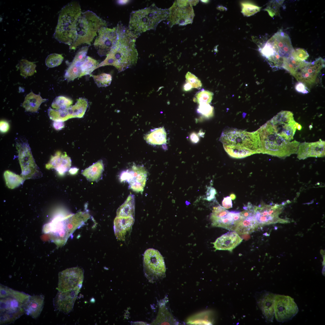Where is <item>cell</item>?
<instances>
[{"label": "cell", "mask_w": 325, "mask_h": 325, "mask_svg": "<svg viewBox=\"0 0 325 325\" xmlns=\"http://www.w3.org/2000/svg\"><path fill=\"white\" fill-rule=\"evenodd\" d=\"M104 170L103 161L100 160L83 170L82 174L88 181H96L101 178Z\"/></svg>", "instance_id": "30"}, {"label": "cell", "mask_w": 325, "mask_h": 325, "mask_svg": "<svg viewBox=\"0 0 325 325\" xmlns=\"http://www.w3.org/2000/svg\"><path fill=\"white\" fill-rule=\"evenodd\" d=\"M243 239L234 231L228 232L218 238L212 243L215 250L231 252L242 242Z\"/></svg>", "instance_id": "23"}, {"label": "cell", "mask_w": 325, "mask_h": 325, "mask_svg": "<svg viewBox=\"0 0 325 325\" xmlns=\"http://www.w3.org/2000/svg\"><path fill=\"white\" fill-rule=\"evenodd\" d=\"M259 50L271 66L277 69L282 68L283 58L291 57L294 49L288 35L280 30L269 39Z\"/></svg>", "instance_id": "5"}, {"label": "cell", "mask_w": 325, "mask_h": 325, "mask_svg": "<svg viewBox=\"0 0 325 325\" xmlns=\"http://www.w3.org/2000/svg\"><path fill=\"white\" fill-rule=\"evenodd\" d=\"M291 57L295 60L298 61H304L309 57V54L305 49L299 48L294 50Z\"/></svg>", "instance_id": "43"}, {"label": "cell", "mask_w": 325, "mask_h": 325, "mask_svg": "<svg viewBox=\"0 0 325 325\" xmlns=\"http://www.w3.org/2000/svg\"><path fill=\"white\" fill-rule=\"evenodd\" d=\"M36 65L25 59L21 60L19 65L20 75L24 77L32 75L36 72Z\"/></svg>", "instance_id": "37"}, {"label": "cell", "mask_w": 325, "mask_h": 325, "mask_svg": "<svg viewBox=\"0 0 325 325\" xmlns=\"http://www.w3.org/2000/svg\"><path fill=\"white\" fill-rule=\"evenodd\" d=\"M135 212V197L130 194L124 203L117 209V216L134 217Z\"/></svg>", "instance_id": "32"}, {"label": "cell", "mask_w": 325, "mask_h": 325, "mask_svg": "<svg viewBox=\"0 0 325 325\" xmlns=\"http://www.w3.org/2000/svg\"><path fill=\"white\" fill-rule=\"evenodd\" d=\"M53 126L55 129L60 130L64 128V124L62 121H54L53 123Z\"/></svg>", "instance_id": "51"}, {"label": "cell", "mask_w": 325, "mask_h": 325, "mask_svg": "<svg viewBox=\"0 0 325 325\" xmlns=\"http://www.w3.org/2000/svg\"><path fill=\"white\" fill-rule=\"evenodd\" d=\"M295 88L297 91L300 93L303 94H307L308 93V90L305 84L301 82H299L296 85Z\"/></svg>", "instance_id": "48"}, {"label": "cell", "mask_w": 325, "mask_h": 325, "mask_svg": "<svg viewBox=\"0 0 325 325\" xmlns=\"http://www.w3.org/2000/svg\"><path fill=\"white\" fill-rule=\"evenodd\" d=\"M82 13L79 4L76 1L71 2L62 8L54 35L57 40L68 45L69 47L75 42L77 23Z\"/></svg>", "instance_id": "4"}, {"label": "cell", "mask_w": 325, "mask_h": 325, "mask_svg": "<svg viewBox=\"0 0 325 325\" xmlns=\"http://www.w3.org/2000/svg\"><path fill=\"white\" fill-rule=\"evenodd\" d=\"M9 129V124L5 121H2L0 123V131L3 133L7 132Z\"/></svg>", "instance_id": "50"}, {"label": "cell", "mask_w": 325, "mask_h": 325, "mask_svg": "<svg viewBox=\"0 0 325 325\" xmlns=\"http://www.w3.org/2000/svg\"><path fill=\"white\" fill-rule=\"evenodd\" d=\"M71 162L70 158L66 153L62 154L59 151L51 157L49 162L46 165V167L48 169H54L60 175H63L70 168Z\"/></svg>", "instance_id": "27"}, {"label": "cell", "mask_w": 325, "mask_h": 325, "mask_svg": "<svg viewBox=\"0 0 325 325\" xmlns=\"http://www.w3.org/2000/svg\"><path fill=\"white\" fill-rule=\"evenodd\" d=\"M79 289L58 291L53 300L55 309L65 314L71 311Z\"/></svg>", "instance_id": "20"}, {"label": "cell", "mask_w": 325, "mask_h": 325, "mask_svg": "<svg viewBox=\"0 0 325 325\" xmlns=\"http://www.w3.org/2000/svg\"><path fill=\"white\" fill-rule=\"evenodd\" d=\"M47 100L46 99H43L40 94H36L31 91L25 97L22 106L26 111L37 112L41 104Z\"/></svg>", "instance_id": "29"}, {"label": "cell", "mask_w": 325, "mask_h": 325, "mask_svg": "<svg viewBox=\"0 0 325 325\" xmlns=\"http://www.w3.org/2000/svg\"><path fill=\"white\" fill-rule=\"evenodd\" d=\"M240 213L228 211L220 206L215 207L210 216L212 225L234 231L240 218Z\"/></svg>", "instance_id": "13"}, {"label": "cell", "mask_w": 325, "mask_h": 325, "mask_svg": "<svg viewBox=\"0 0 325 325\" xmlns=\"http://www.w3.org/2000/svg\"><path fill=\"white\" fill-rule=\"evenodd\" d=\"M217 192L215 189L212 187H209L207 188L206 197L205 198L206 200L210 201L214 199Z\"/></svg>", "instance_id": "47"}, {"label": "cell", "mask_w": 325, "mask_h": 325, "mask_svg": "<svg viewBox=\"0 0 325 325\" xmlns=\"http://www.w3.org/2000/svg\"><path fill=\"white\" fill-rule=\"evenodd\" d=\"M117 38L116 27L110 28L102 26L98 30L94 46L101 57L107 56L115 44Z\"/></svg>", "instance_id": "18"}, {"label": "cell", "mask_w": 325, "mask_h": 325, "mask_svg": "<svg viewBox=\"0 0 325 325\" xmlns=\"http://www.w3.org/2000/svg\"><path fill=\"white\" fill-rule=\"evenodd\" d=\"M230 197L232 200H234L236 197L235 195L234 194H231Z\"/></svg>", "instance_id": "56"}, {"label": "cell", "mask_w": 325, "mask_h": 325, "mask_svg": "<svg viewBox=\"0 0 325 325\" xmlns=\"http://www.w3.org/2000/svg\"><path fill=\"white\" fill-rule=\"evenodd\" d=\"M302 62L296 61L292 57L284 58L282 68L289 72L293 76L299 68Z\"/></svg>", "instance_id": "39"}, {"label": "cell", "mask_w": 325, "mask_h": 325, "mask_svg": "<svg viewBox=\"0 0 325 325\" xmlns=\"http://www.w3.org/2000/svg\"><path fill=\"white\" fill-rule=\"evenodd\" d=\"M190 139L191 141L194 143H197L199 140V138L197 135L194 132L190 134Z\"/></svg>", "instance_id": "52"}, {"label": "cell", "mask_w": 325, "mask_h": 325, "mask_svg": "<svg viewBox=\"0 0 325 325\" xmlns=\"http://www.w3.org/2000/svg\"><path fill=\"white\" fill-rule=\"evenodd\" d=\"M144 274L151 283L163 278L166 268L163 258L159 252L153 248L147 249L144 254Z\"/></svg>", "instance_id": "9"}, {"label": "cell", "mask_w": 325, "mask_h": 325, "mask_svg": "<svg viewBox=\"0 0 325 325\" xmlns=\"http://www.w3.org/2000/svg\"><path fill=\"white\" fill-rule=\"evenodd\" d=\"M50 118L54 121L63 122L73 117H78L79 110L77 105L60 110H53L50 107L48 110Z\"/></svg>", "instance_id": "28"}, {"label": "cell", "mask_w": 325, "mask_h": 325, "mask_svg": "<svg viewBox=\"0 0 325 325\" xmlns=\"http://www.w3.org/2000/svg\"><path fill=\"white\" fill-rule=\"evenodd\" d=\"M169 15V9L159 8L153 4L148 7L132 12L128 28L137 38L144 32L155 29L159 23L166 19Z\"/></svg>", "instance_id": "6"}, {"label": "cell", "mask_w": 325, "mask_h": 325, "mask_svg": "<svg viewBox=\"0 0 325 325\" xmlns=\"http://www.w3.org/2000/svg\"><path fill=\"white\" fill-rule=\"evenodd\" d=\"M106 26V21L92 11L88 10L82 12L77 23L76 40L70 49L75 50L82 44L91 45L99 29Z\"/></svg>", "instance_id": "8"}, {"label": "cell", "mask_w": 325, "mask_h": 325, "mask_svg": "<svg viewBox=\"0 0 325 325\" xmlns=\"http://www.w3.org/2000/svg\"><path fill=\"white\" fill-rule=\"evenodd\" d=\"M4 176L6 185L10 188L16 187L23 182V179L20 176L9 171H5Z\"/></svg>", "instance_id": "36"}, {"label": "cell", "mask_w": 325, "mask_h": 325, "mask_svg": "<svg viewBox=\"0 0 325 325\" xmlns=\"http://www.w3.org/2000/svg\"><path fill=\"white\" fill-rule=\"evenodd\" d=\"M213 96V94L212 92L208 91L202 90L197 93L196 95V100L199 104H209L211 101Z\"/></svg>", "instance_id": "42"}, {"label": "cell", "mask_w": 325, "mask_h": 325, "mask_svg": "<svg viewBox=\"0 0 325 325\" xmlns=\"http://www.w3.org/2000/svg\"><path fill=\"white\" fill-rule=\"evenodd\" d=\"M78 169L76 168H72L70 169L69 172L71 174H76L77 172Z\"/></svg>", "instance_id": "54"}, {"label": "cell", "mask_w": 325, "mask_h": 325, "mask_svg": "<svg viewBox=\"0 0 325 325\" xmlns=\"http://www.w3.org/2000/svg\"><path fill=\"white\" fill-rule=\"evenodd\" d=\"M89 217L88 214L81 212L66 216L58 215L44 225L43 232L57 246H62L73 231Z\"/></svg>", "instance_id": "3"}, {"label": "cell", "mask_w": 325, "mask_h": 325, "mask_svg": "<svg viewBox=\"0 0 325 325\" xmlns=\"http://www.w3.org/2000/svg\"><path fill=\"white\" fill-rule=\"evenodd\" d=\"M147 172L143 166L133 165L131 169L122 172L120 175L121 182H127L133 191L142 193L147 180Z\"/></svg>", "instance_id": "16"}, {"label": "cell", "mask_w": 325, "mask_h": 325, "mask_svg": "<svg viewBox=\"0 0 325 325\" xmlns=\"http://www.w3.org/2000/svg\"><path fill=\"white\" fill-rule=\"evenodd\" d=\"M116 41L105 59L98 65L96 69L107 65L115 67L119 72L136 64L138 53L135 48L137 37L128 28L119 23L116 27Z\"/></svg>", "instance_id": "1"}, {"label": "cell", "mask_w": 325, "mask_h": 325, "mask_svg": "<svg viewBox=\"0 0 325 325\" xmlns=\"http://www.w3.org/2000/svg\"><path fill=\"white\" fill-rule=\"evenodd\" d=\"M99 62L89 56H87L85 60L81 66V73L79 77L87 75H91L96 69Z\"/></svg>", "instance_id": "34"}, {"label": "cell", "mask_w": 325, "mask_h": 325, "mask_svg": "<svg viewBox=\"0 0 325 325\" xmlns=\"http://www.w3.org/2000/svg\"><path fill=\"white\" fill-rule=\"evenodd\" d=\"M83 63L72 61L65 73L64 77L65 79L69 82L79 77L81 73V66Z\"/></svg>", "instance_id": "35"}, {"label": "cell", "mask_w": 325, "mask_h": 325, "mask_svg": "<svg viewBox=\"0 0 325 325\" xmlns=\"http://www.w3.org/2000/svg\"><path fill=\"white\" fill-rule=\"evenodd\" d=\"M325 142L319 141L312 143H301L297 151V158L304 159L308 157H322L325 156Z\"/></svg>", "instance_id": "21"}, {"label": "cell", "mask_w": 325, "mask_h": 325, "mask_svg": "<svg viewBox=\"0 0 325 325\" xmlns=\"http://www.w3.org/2000/svg\"><path fill=\"white\" fill-rule=\"evenodd\" d=\"M324 66L325 60L321 57L312 62L302 61L293 76L299 82L311 84Z\"/></svg>", "instance_id": "17"}, {"label": "cell", "mask_w": 325, "mask_h": 325, "mask_svg": "<svg viewBox=\"0 0 325 325\" xmlns=\"http://www.w3.org/2000/svg\"><path fill=\"white\" fill-rule=\"evenodd\" d=\"M214 108L209 104L203 103L199 104L198 111L206 117H209L213 115Z\"/></svg>", "instance_id": "44"}, {"label": "cell", "mask_w": 325, "mask_h": 325, "mask_svg": "<svg viewBox=\"0 0 325 325\" xmlns=\"http://www.w3.org/2000/svg\"><path fill=\"white\" fill-rule=\"evenodd\" d=\"M63 58L62 54L55 53L51 54L46 58L45 64L48 67H55L60 65Z\"/></svg>", "instance_id": "41"}, {"label": "cell", "mask_w": 325, "mask_h": 325, "mask_svg": "<svg viewBox=\"0 0 325 325\" xmlns=\"http://www.w3.org/2000/svg\"><path fill=\"white\" fill-rule=\"evenodd\" d=\"M44 298L42 295L29 296L26 298L23 305L26 314L34 318L38 317L43 307Z\"/></svg>", "instance_id": "25"}, {"label": "cell", "mask_w": 325, "mask_h": 325, "mask_svg": "<svg viewBox=\"0 0 325 325\" xmlns=\"http://www.w3.org/2000/svg\"><path fill=\"white\" fill-rule=\"evenodd\" d=\"M275 296L271 292L263 291L259 293L257 298L258 306L268 322L272 321L274 318Z\"/></svg>", "instance_id": "24"}, {"label": "cell", "mask_w": 325, "mask_h": 325, "mask_svg": "<svg viewBox=\"0 0 325 325\" xmlns=\"http://www.w3.org/2000/svg\"><path fill=\"white\" fill-rule=\"evenodd\" d=\"M274 310L276 319L282 322L291 319L299 311L293 298L289 296L280 295L275 296Z\"/></svg>", "instance_id": "14"}, {"label": "cell", "mask_w": 325, "mask_h": 325, "mask_svg": "<svg viewBox=\"0 0 325 325\" xmlns=\"http://www.w3.org/2000/svg\"><path fill=\"white\" fill-rule=\"evenodd\" d=\"M149 144L153 145H161L166 142V134L163 127L156 128L151 131L145 138Z\"/></svg>", "instance_id": "31"}, {"label": "cell", "mask_w": 325, "mask_h": 325, "mask_svg": "<svg viewBox=\"0 0 325 325\" xmlns=\"http://www.w3.org/2000/svg\"><path fill=\"white\" fill-rule=\"evenodd\" d=\"M254 206L248 203L243 207L244 210L240 212V218L234 231L238 234H249L259 227L254 215Z\"/></svg>", "instance_id": "19"}, {"label": "cell", "mask_w": 325, "mask_h": 325, "mask_svg": "<svg viewBox=\"0 0 325 325\" xmlns=\"http://www.w3.org/2000/svg\"><path fill=\"white\" fill-rule=\"evenodd\" d=\"M16 147L18 151L20 163L23 172H29L35 169L36 166L27 142H17Z\"/></svg>", "instance_id": "22"}, {"label": "cell", "mask_w": 325, "mask_h": 325, "mask_svg": "<svg viewBox=\"0 0 325 325\" xmlns=\"http://www.w3.org/2000/svg\"><path fill=\"white\" fill-rule=\"evenodd\" d=\"M192 88V87L188 83H186L184 85V89L186 91H189Z\"/></svg>", "instance_id": "53"}, {"label": "cell", "mask_w": 325, "mask_h": 325, "mask_svg": "<svg viewBox=\"0 0 325 325\" xmlns=\"http://www.w3.org/2000/svg\"><path fill=\"white\" fill-rule=\"evenodd\" d=\"M134 222L133 217L116 216L114 221L115 235L119 240L124 241L131 231Z\"/></svg>", "instance_id": "26"}, {"label": "cell", "mask_w": 325, "mask_h": 325, "mask_svg": "<svg viewBox=\"0 0 325 325\" xmlns=\"http://www.w3.org/2000/svg\"><path fill=\"white\" fill-rule=\"evenodd\" d=\"M221 139L224 144L231 145L229 146L250 150L249 148L251 147L249 145L252 144L258 147L260 151V143L258 131L252 134L237 130L230 131L222 134Z\"/></svg>", "instance_id": "11"}, {"label": "cell", "mask_w": 325, "mask_h": 325, "mask_svg": "<svg viewBox=\"0 0 325 325\" xmlns=\"http://www.w3.org/2000/svg\"><path fill=\"white\" fill-rule=\"evenodd\" d=\"M96 84L98 87H106L109 86L112 81V76L109 74L103 73L98 75H91Z\"/></svg>", "instance_id": "40"}, {"label": "cell", "mask_w": 325, "mask_h": 325, "mask_svg": "<svg viewBox=\"0 0 325 325\" xmlns=\"http://www.w3.org/2000/svg\"><path fill=\"white\" fill-rule=\"evenodd\" d=\"M269 121L275 132L289 141L293 139L299 125L294 120L293 113L288 111H281Z\"/></svg>", "instance_id": "10"}, {"label": "cell", "mask_w": 325, "mask_h": 325, "mask_svg": "<svg viewBox=\"0 0 325 325\" xmlns=\"http://www.w3.org/2000/svg\"><path fill=\"white\" fill-rule=\"evenodd\" d=\"M261 153L280 158L289 156L297 153L300 143L289 141L278 135L268 121L258 130Z\"/></svg>", "instance_id": "2"}, {"label": "cell", "mask_w": 325, "mask_h": 325, "mask_svg": "<svg viewBox=\"0 0 325 325\" xmlns=\"http://www.w3.org/2000/svg\"><path fill=\"white\" fill-rule=\"evenodd\" d=\"M127 1H118V2L119 4H122L123 2L125 3V2H127Z\"/></svg>", "instance_id": "55"}, {"label": "cell", "mask_w": 325, "mask_h": 325, "mask_svg": "<svg viewBox=\"0 0 325 325\" xmlns=\"http://www.w3.org/2000/svg\"><path fill=\"white\" fill-rule=\"evenodd\" d=\"M73 104L71 99L63 96L57 97L54 99L51 104L52 107L56 110L67 108Z\"/></svg>", "instance_id": "38"}, {"label": "cell", "mask_w": 325, "mask_h": 325, "mask_svg": "<svg viewBox=\"0 0 325 325\" xmlns=\"http://www.w3.org/2000/svg\"><path fill=\"white\" fill-rule=\"evenodd\" d=\"M283 205H273L262 204L254 206V217L259 227L277 223H285L288 221L280 218Z\"/></svg>", "instance_id": "12"}, {"label": "cell", "mask_w": 325, "mask_h": 325, "mask_svg": "<svg viewBox=\"0 0 325 325\" xmlns=\"http://www.w3.org/2000/svg\"><path fill=\"white\" fill-rule=\"evenodd\" d=\"M83 270L78 267L67 268L59 274V291H68L81 288L84 279Z\"/></svg>", "instance_id": "15"}, {"label": "cell", "mask_w": 325, "mask_h": 325, "mask_svg": "<svg viewBox=\"0 0 325 325\" xmlns=\"http://www.w3.org/2000/svg\"><path fill=\"white\" fill-rule=\"evenodd\" d=\"M29 296L1 286L0 323H11L23 314V302Z\"/></svg>", "instance_id": "7"}, {"label": "cell", "mask_w": 325, "mask_h": 325, "mask_svg": "<svg viewBox=\"0 0 325 325\" xmlns=\"http://www.w3.org/2000/svg\"><path fill=\"white\" fill-rule=\"evenodd\" d=\"M222 205L224 208L228 209L232 207V199L230 197L224 198L222 201Z\"/></svg>", "instance_id": "49"}, {"label": "cell", "mask_w": 325, "mask_h": 325, "mask_svg": "<svg viewBox=\"0 0 325 325\" xmlns=\"http://www.w3.org/2000/svg\"><path fill=\"white\" fill-rule=\"evenodd\" d=\"M212 314L209 311L195 315L190 317L187 320V323L190 324H212L213 323V318Z\"/></svg>", "instance_id": "33"}, {"label": "cell", "mask_w": 325, "mask_h": 325, "mask_svg": "<svg viewBox=\"0 0 325 325\" xmlns=\"http://www.w3.org/2000/svg\"><path fill=\"white\" fill-rule=\"evenodd\" d=\"M88 46H84L81 48L76 53L72 61L74 62H83L87 56Z\"/></svg>", "instance_id": "45"}, {"label": "cell", "mask_w": 325, "mask_h": 325, "mask_svg": "<svg viewBox=\"0 0 325 325\" xmlns=\"http://www.w3.org/2000/svg\"><path fill=\"white\" fill-rule=\"evenodd\" d=\"M187 83L189 84L192 88H198L202 86L200 81L195 75L188 72L185 76Z\"/></svg>", "instance_id": "46"}]
</instances>
